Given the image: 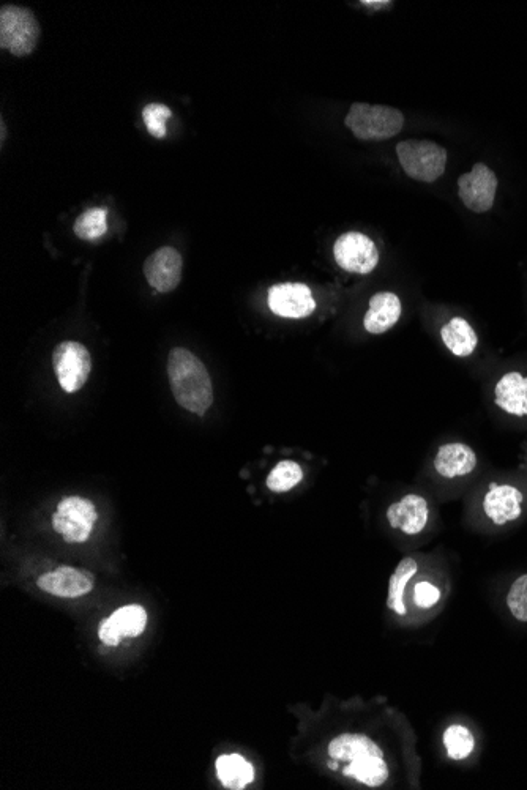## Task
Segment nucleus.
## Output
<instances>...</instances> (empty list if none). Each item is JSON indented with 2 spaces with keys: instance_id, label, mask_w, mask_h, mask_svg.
Segmentation results:
<instances>
[{
  "instance_id": "nucleus-17",
  "label": "nucleus",
  "mask_w": 527,
  "mask_h": 790,
  "mask_svg": "<svg viewBox=\"0 0 527 790\" xmlns=\"http://www.w3.org/2000/svg\"><path fill=\"white\" fill-rule=\"evenodd\" d=\"M494 403L505 414L527 417V377L518 371L504 374L494 387Z\"/></svg>"
},
{
  "instance_id": "nucleus-9",
  "label": "nucleus",
  "mask_w": 527,
  "mask_h": 790,
  "mask_svg": "<svg viewBox=\"0 0 527 790\" xmlns=\"http://www.w3.org/2000/svg\"><path fill=\"white\" fill-rule=\"evenodd\" d=\"M498 191V177L486 164H474L469 174L458 179V196L471 212L485 213L493 207Z\"/></svg>"
},
{
  "instance_id": "nucleus-7",
  "label": "nucleus",
  "mask_w": 527,
  "mask_h": 790,
  "mask_svg": "<svg viewBox=\"0 0 527 790\" xmlns=\"http://www.w3.org/2000/svg\"><path fill=\"white\" fill-rule=\"evenodd\" d=\"M53 366L62 390L75 393L89 381L92 357L84 344L64 341L54 349Z\"/></svg>"
},
{
  "instance_id": "nucleus-21",
  "label": "nucleus",
  "mask_w": 527,
  "mask_h": 790,
  "mask_svg": "<svg viewBox=\"0 0 527 790\" xmlns=\"http://www.w3.org/2000/svg\"><path fill=\"white\" fill-rule=\"evenodd\" d=\"M419 571V563L414 557H404L397 568L393 571L389 581V595H387V608L393 614L404 615L408 614L406 604H404V593H406V586L409 581L414 578L415 574Z\"/></svg>"
},
{
  "instance_id": "nucleus-1",
  "label": "nucleus",
  "mask_w": 527,
  "mask_h": 790,
  "mask_svg": "<svg viewBox=\"0 0 527 790\" xmlns=\"http://www.w3.org/2000/svg\"><path fill=\"white\" fill-rule=\"evenodd\" d=\"M327 767L357 784L381 787L389 781L390 768L376 743L362 734H341L327 746Z\"/></svg>"
},
{
  "instance_id": "nucleus-28",
  "label": "nucleus",
  "mask_w": 527,
  "mask_h": 790,
  "mask_svg": "<svg viewBox=\"0 0 527 790\" xmlns=\"http://www.w3.org/2000/svg\"><path fill=\"white\" fill-rule=\"evenodd\" d=\"M363 5H367V7H381V5H390V2H370V0H365Z\"/></svg>"
},
{
  "instance_id": "nucleus-3",
  "label": "nucleus",
  "mask_w": 527,
  "mask_h": 790,
  "mask_svg": "<svg viewBox=\"0 0 527 790\" xmlns=\"http://www.w3.org/2000/svg\"><path fill=\"white\" fill-rule=\"evenodd\" d=\"M344 123L360 141H385L401 133L404 116L390 106L354 103Z\"/></svg>"
},
{
  "instance_id": "nucleus-2",
  "label": "nucleus",
  "mask_w": 527,
  "mask_h": 790,
  "mask_svg": "<svg viewBox=\"0 0 527 790\" xmlns=\"http://www.w3.org/2000/svg\"><path fill=\"white\" fill-rule=\"evenodd\" d=\"M171 392L179 406L193 414H206L214 403V387L204 363L185 347H174L168 357Z\"/></svg>"
},
{
  "instance_id": "nucleus-10",
  "label": "nucleus",
  "mask_w": 527,
  "mask_h": 790,
  "mask_svg": "<svg viewBox=\"0 0 527 790\" xmlns=\"http://www.w3.org/2000/svg\"><path fill=\"white\" fill-rule=\"evenodd\" d=\"M267 303L273 314L285 319H303L316 311L313 292L303 283L275 284L269 289Z\"/></svg>"
},
{
  "instance_id": "nucleus-22",
  "label": "nucleus",
  "mask_w": 527,
  "mask_h": 790,
  "mask_svg": "<svg viewBox=\"0 0 527 790\" xmlns=\"http://www.w3.org/2000/svg\"><path fill=\"white\" fill-rule=\"evenodd\" d=\"M445 753L452 761H466L475 750V737L464 724H452L442 735Z\"/></svg>"
},
{
  "instance_id": "nucleus-19",
  "label": "nucleus",
  "mask_w": 527,
  "mask_h": 790,
  "mask_svg": "<svg viewBox=\"0 0 527 790\" xmlns=\"http://www.w3.org/2000/svg\"><path fill=\"white\" fill-rule=\"evenodd\" d=\"M441 338L445 347L455 357H469L479 346V336L472 325L463 317H453L441 328Z\"/></svg>"
},
{
  "instance_id": "nucleus-25",
  "label": "nucleus",
  "mask_w": 527,
  "mask_h": 790,
  "mask_svg": "<svg viewBox=\"0 0 527 790\" xmlns=\"http://www.w3.org/2000/svg\"><path fill=\"white\" fill-rule=\"evenodd\" d=\"M172 117V111L161 103H152L143 109V120L150 136L157 139L166 138V122Z\"/></svg>"
},
{
  "instance_id": "nucleus-27",
  "label": "nucleus",
  "mask_w": 527,
  "mask_h": 790,
  "mask_svg": "<svg viewBox=\"0 0 527 790\" xmlns=\"http://www.w3.org/2000/svg\"><path fill=\"white\" fill-rule=\"evenodd\" d=\"M441 590L434 586L433 582L420 581L415 584L412 592V601L420 609H431L441 601Z\"/></svg>"
},
{
  "instance_id": "nucleus-14",
  "label": "nucleus",
  "mask_w": 527,
  "mask_h": 790,
  "mask_svg": "<svg viewBox=\"0 0 527 790\" xmlns=\"http://www.w3.org/2000/svg\"><path fill=\"white\" fill-rule=\"evenodd\" d=\"M430 519V505L419 494H408L387 510L390 527L400 530L404 535H419L427 527Z\"/></svg>"
},
{
  "instance_id": "nucleus-4",
  "label": "nucleus",
  "mask_w": 527,
  "mask_h": 790,
  "mask_svg": "<svg viewBox=\"0 0 527 790\" xmlns=\"http://www.w3.org/2000/svg\"><path fill=\"white\" fill-rule=\"evenodd\" d=\"M40 38V24L29 8L4 5L0 8V48L12 56L26 57L34 53Z\"/></svg>"
},
{
  "instance_id": "nucleus-12",
  "label": "nucleus",
  "mask_w": 527,
  "mask_h": 790,
  "mask_svg": "<svg viewBox=\"0 0 527 790\" xmlns=\"http://www.w3.org/2000/svg\"><path fill=\"white\" fill-rule=\"evenodd\" d=\"M147 612L139 604H128L124 608L117 609L109 619L101 623L100 641L103 644L114 647L124 638H136L146 630Z\"/></svg>"
},
{
  "instance_id": "nucleus-6",
  "label": "nucleus",
  "mask_w": 527,
  "mask_h": 790,
  "mask_svg": "<svg viewBox=\"0 0 527 790\" xmlns=\"http://www.w3.org/2000/svg\"><path fill=\"white\" fill-rule=\"evenodd\" d=\"M95 505L83 497H65L57 505L53 516V527L67 543H84L97 522Z\"/></svg>"
},
{
  "instance_id": "nucleus-18",
  "label": "nucleus",
  "mask_w": 527,
  "mask_h": 790,
  "mask_svg": "<svg viewBox=\"0 0 527 790\" xmlns=\"http://www.w3.org/2000/svg\"><path fill=\"white\" fill-rule=\"evenodd\" d=\"M433 464L434 469L441 477L452 480V478L471 474L472 470L477 467V455L469 445L453 442V444H445L439 448L438 453L434 456Z\"/></svg>"
},
{
  "instance_id": "nucleus-24",
  "label": "nucleus",
  "mask_w": 527,
  "mask_h": 790,
  "mask_svg": "<svg viewBox=\"0 0 527 790\" xmlns=\"http://www.w3.org/2000/svg\"><path fill=\"white\" fill-rule=\"evenodd\" d=\"M303 480V469L294 461H281L273 467L267 477V488L272 492H288L300 485Z\"/></svg>"
},
{
  "instance_id": "nucleus-5",
  "label": "nucleus",
  "mask_w": 527,
  "mask_h": 790,
  "mask_svg": "<svg viewBox=\"0 0 527 790\" xmlns=\"http://www.w3.org/2000/svg\"><path fill=\"white\" fill-rule=\"evenodd\" d=\"M401 168L411 179L433 183L444 176L447 150L433 141L408 139L397 146Z\"/></svg>"
},
{
  "instance_id": "nucleus-16",
  "label": "nucleus",
  "mask_w": 527,
  "mask_h": 790,
  "mask_svg": "<svg viewBox=\"0 0 527 790\" xmlns=\"http://www.w3.org/2000/svg\"><path fill=\"white\" fill-rule=\"evenodd\" d=\"M401 300L393 292H378L370 299L367 314L363 317V327L371 335L389 332L400 321Z\"/></svg>"
},
{
  "instance_id": "nucleus-11",
  "label": "nucleus",
  "mask_w": 527,
  "mask_h": 790,
  "mask_svg": "<svg viewBox=\"0 0 527 790\" xmlns=\"http://www.w3.org/2000/svg\"><path fill=\"white\" fill-rule=\"evenodd\" d=\"M182 269H184L182 254L172 246H161L146 259L143 272L147 283L154 287L155 291L168 294L179 286Z\"/></svg>"
},
{
  "instance_id": "nucleus-8",
  "label": "nucleus",
  "mask_w": 527,
  "mask_h": 790,
  "mask_svg": "<svg viewBox=\"0 0 527 790\" xmlns=\"http://www.w3.org/2000/svg\"><path fill=\"white\" fill-rule=\"evenodd\" d=\"M333 256L346 272L368 275L379 264L378 246L362 232H346L333 245Z\"/></svg>"
},
{
  "instance_id": "nucleus-23",
  "label": "nucleus",
  "mask_w": 527,
  "mask_h": 790,
  "mask_svg": "<svg viewBox=\"0 0 527 790\" xmlns=\"http://www.w3.org/2000/svg\"><path fill=\"white\" fill-rule=\"evenodd\" d=\"M76 237L81 240H98L108 232V210L101 207L86 210L83 215H79L73 226Z\"/></svg>"
},
{
  "instance_id": "nucleus-15",
  "label": "nucleus",
  "mask_w": 527,
  "mask_h": 790,
  "mask_svg": "<svg viewBox=\"0 0 527 790\" xmlns=\"http://www.w3.org/2000/svg\"><path fill=\"white\" fill-rule=\"evenodd\" d=\"M37 586L54 597L78 598L94 589V579L87 571L60 567L51 573L43 574L42 578L38 579Z\"/></svg>"
},
{
  "instance_id": "nucleus-26",
  "label": "nucleus",
  "mask_w": 527,
  "mask_h": 790,
  "mask_svg": "<svg viewBox=\"0 0 527 790\" xmlns=\"http://www.w3.org/2000/svg\"><path fill=\"white\" fill-rule=\"evenodd\" d=\"M507 608L518 622L527 623V573L516 579L510 587Z\"/></svg>"
},
{
  "instance_id": "nucleus-20",
  "label": "nucleus",
  "mask_w": 527,
  "mask_h": 790,
  "mask_svg": "<svg viewBox=\"0 0 527 790\" xmlns=\"http://www.w3.org/2000/svg\"><path fill=\"white\" fill-rule=\"evenodd\" d=\"M217 775L223 786L242 790L253 783L255 767L240 754H225L217 759Z\"/></svg>"
},
{
  "instance_id": "nucleus-13",
  "label": "nucleus",
  "mask_w": 527,
  "mask_h": 790,
  "mask_svg": "<svg viewBox=\"0 0 527 790\" xmlns=\"http://www.w3.org/2000/svg\"><path fill=\"white\" fill-rule=\"evenodd\" d=\"M523 500V492L516 486L493 483L483 497V511L493 524L504 526L520 518Z\"/></svg>"
}]
</instances>
